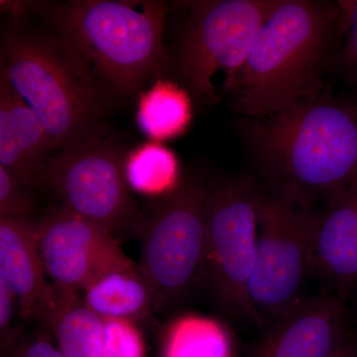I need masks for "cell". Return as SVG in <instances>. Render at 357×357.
Listing matches in <instances>:
<instances>
[{
    "label": "cell",
    "mask_w": 357,
    "mask_h": 357,
    "mask_svg": "<svg viewBox=\"0 0 357 357\" xmlns=\"http://www.w3.org/2000/svg\"><path fill=\"white\" fill-rule=\"evenodd\" d=\"M246 139L271 194L304 208L357 184V102L323 93L249 122Z\"/></svg>",
    "instance_id": "obj_1"
},
{
    "label": "cell",
    "mask_w": 357,
    "mask_h": 357,
    "mask_svg": "<svg viewBox=\"0 0 357 357\" xmlns=\"http://www.w3.org/2000/svg\"><path fill=\"white\" fill-rule=\"evenodd\" d=\"M109 102L139 96L170 73L164 1L70 0L29 4Z\"/></svg>",
    "instance_id": "obj_2"
},
{
    "label": "cell",
    "mask_w": 357,
    "mask_h": 357,
    "mask_svg": "<svg viewBox=\"0 0 357 357\" xmlns=\"http://www.w3.org/2000/svg\"><path fill=\"white\" fill-rule=\"evenodd\" d=\"M13 14L2 29L1 75L42 122L54 149L105 139L109 102L57 33Z\"/></svg>",
    "instance_id": "obj_3"
},
{
    "label": "cell",
    "mask_w": 357,
    "mask_h": 357,
    "mask_svg": "<svg viewBox=\"0 0 357 357\" xmlns=\"http://www.w3.org/2000/svg\"><path fill=\"white\" fill-rule=\"evenodd\" d=\"M338 20L337 1L281 0L229 91L232 109L262 119L321 93Z\"/></svg>",
    "instance_id": "obj_4"
},
{
    "label": "cell",
    "mask_w": 357,
    "mask_h": 357,
    "mask_svg": "<svg viewBox=\"0 0 357 357\" xmlns=\"http://www.w3.org/2000/svg\"><path fill=\"white\" fill-rule=\"evenodd\" d=\"M281 0H196L189 8L172 50L170 72L201 105L220 100L213 77L225 75L229 93L243 69L262 25Z\"/></svg>",
    "instance_id": "obj_5"
},
{
    "label": "cell",
    "mask_w": 357,
    "mask_h": 357,
    "mask_svg": "<svg viewBox=\"0 0 357 357\" xmlns=\"http://www.w3.org/2000/svg\"><path fill=\"white\" fill-rule=\"evenodd\" d=\"M262 196L255 178L248 176L211 184L202 279L230 316L259 326L264 321L251 305L248 287Z\"/></svg>",
    "instance_id": "obj_6"
},
{
    "label": "cell",
    "mask_w": 357,
    "mask_h": 357,
    "mask_svg": "<svg viewBox=\"0 0 357 357\" xmlns=\"http://www.w3.org/2000/svg\"><path fill=\"white\" fill-rule=\"evenodd\" d=\"M210 188L201 176H185L175 190L152 199L142 211L138 270L166 302L203 279Z\"/></svg>",
    "instance_id": "obj_7"
},
{
    "label": "cell",
    "mask_w": 357,
    "mask_h": 357,
    "mask_svg": "<svg viewBox=\"0 0 357 357\" xmlns=\"http://www.w3.org/2000/svg\"><path fill=\"white\" fill-rule=\"evenodd\" d=\"M126 149L105 139L64 150L47 163L42 187L62 208L109 230L119 241L139 234L142 211L126 181Z\"/></svg>",
    "instance_id": "obj_8"
},
{
    "label": "cell",
    "mask_w": 357,
    "mask_h": 357,
    "mask_svg": "<svg viewBox=\"0 0 357 357\" xmlns=\"http://www.w3.org/2000/svg\"><path fill=\"white\" fill-rule=\"evenodd\" d=\"M317 213L276 195L263 194L248 295L264 324L279 318L304 298Z\"/></svg>",
    "instance_id": "obj_9"
},
{
    "label": "cell",
    "mask_w": 357,
    "mask_h": 357,
    "mask_svg": "<svg viewBox=\"0 0 357 357\" xmlns=\"http://www.w3.org/2000/svg\"><path fill=\"white\" fill-rule=\"evenodd\" d=\"M121 243L102 225L62 206L39 220V248L46 274L67 290L84 292L107 275L136 268Z\"/></svg>",
    "instance_id": "obj_10"
},
{
    "label": "cell",
    "mask_w": 357,
    "mask_h": 357,
    "mask_svg": "<svg viewBox=\"0 0 357 357\" xmlns=\"http://www.w3.org/2000/svg\"><path fill=\"white\" fill-rule=\"evenodd\" d=\"M347 342L344 298L319 294L271 321L249 357H338Z\"/></svg>",
    "instance_id": "obj_11"
},
{
    "label": "cell",
    "mask_w": 357,
    "mask_h": 357,
    "mask_svg": "<svg viewBox=\"0 0 357 357\" xmlns=\"http://www.w3.org/2000/svg\"><path fill=\"white\" fill-rule=\"evenodd\" d=\"M310 272L337 289L357 286V184L317 213L309 251ZM344 298V297H342Z\"/></svg>",
    "instance_id": "obj_12"
},
{
    "label": "cell",
    "mask_w": 357,
    "mask_h": 357,
    "mask_svg": "<svg viewBox=\"0 0 357 357\" xmlns=\"http://www.w3.org/2000/svg\"><path fill=\"white\" fill-rule=\"evenodd\" d=\"M53 144L37 115L0 77V166L18 182L42 187Z\"/></svg>",
    "instance_id": "obj_13"
},
{
    "label": "cell",
    "mask_w": 357,
    "mask_h": 357,
    "mask_svg": "<svg viewBox=\"0 0 357 357\" xmlns=\"http://www.w3.org/2000/svg\"><path fill=\"white\" fill-rule=\"evenodd\" d=\"M39 248V222L0 218V278L17 299L21 317L39 319L50 297Z\"/></svg>",
    "instance_id": "obj_14"
},
{
    "label": "cell",
    "mask_w": 357,
    "mask_h": 357,
    "mask_svg": "<svg viewBox=\"0 0 357 357\" xmlns=\"http://www.w3.org/2000/svg\"><path fill=\"white\" fill-rule=\"evenodd\" d=\"M39 321L50 326L64 357H105V321L86 306L79 292L52 283Z\"/></svg>",
    "instance_id": "obj_15"
},
{
    "label": "cell",
    "mask_w": 357,
    "mask_h": 357,
    "mask_svg": "<svg viewBox=\"0 0 357 357\" xmlns=\"http://www.w3.org/2000/svg\"><path fill=\"white\" fill-rule=\"evenodd\" d=\"M84 301L100 318L131 321L147 316L166 302L138 267L103 277L84 291Z\"/></svg>",
    "instance_id": "obj_16"
},
{
    "label": "cell",
    "mask_w": 357,
    "mask_h": 357,
    "mask_svg": "<svg viewBox=\"0 0 357 357\" xmlns=\"http://www.w3.org/2000/svg\"><path fill=\"white\" fill-rule=\"evenodd\" d=\"M192 107L191 96L180 84L159 79L138 96L136 121L152 141L171 140L189 128Z\"/></svg>",
    "instance_id": "obj_17"
},
{
    "label": "cell",
    "mask_w": 357,
    "mask_h": 357,
    "mask_svg": "<svg viewBox=\"0 0 357 357\" xmlns=\"http://www.w3.org/2000/svg\"><path fill=\"white\" fill-rule=\"evenodd\" d=\"M124 171L129 188L152 199L172 192L183 178L177 156L172 150L155 141L129 152Z\"/></svg>",
    "instance_id": "obj_18"
},
{
    "label": "cell",
    "mask_w": 357,
    "mask_h": 357,
    "mask_svg": "<svg viewBox=\"0 0 357 357\" xmlns=\"http://www.w3.org/2000/svg\"><path fill=\"white\" fill-rule=\"evenodd\" d=\"M33 191L0 166V218L33 220L36 211Z\"/></svg>",
    "instance_id": "obj_19"
},
{
    "label": "cell",
    "mask_w": 357,
    "mask_h": 357,
    "mask_svg": "<svg viewBox=\"0 0 357 357\" xmlns=\"http://www.w3.org/2000/svg\"><path fill=\"white\" fill-rule=\"evenodd\" d=\"M337 6V33L342 40L338 62L345 75L357 86V0H340Z\"/></svg>",
    "instance_id": "obj_20"
},
{
    "label": "cell",
    "mask_w": 357,
    "mask_h": 357,
    "mask_svg": "<svg viewBox=\"0 0 357 357\" xmlns=\"http://www.w3.org/2000/svg\"><path fill=\"white\" fill-rule=\"evenodd\" d=\"M105 357H141L139 331L133 321L103 319Z\"/></svg>",
    "instance_id": "obj_21"
},
{
    "label": "cell",
    "mask_w": 357,
    "mask_h": 357,
    "mask_svg": "<svg viewBox=\"0 0 357 357\" xmlns=\"http://www.w3.org/2000/svg\"><path fill=\"white\" fill-rule=\"evenodd\" d=\"M17 299L3 279L0 278V335H1V349L6 356L18 342L16 331L13 324L15 314V305Z\"/></svg>",
    "instance_id": "obj_22"
},
{
    "label": "cell",
    "mask_w": 357,
    "mask_h": 357,
    "mask_svg": "<svg viewBox=\"0 0 357 357\" xmlns=\"http://www.w3.org/2000/svg\"><path fill=\"white\" fill-rule=\"evenodd\" d=\"M6 357H64L58 347L43 337L18 340Z\"/></svg>",
    "instance_id": "obj_23"
},
{
    "label": "cell",
    "mask_w": 357,
    "mask_h": 357,
    "mask_svg": "<svg viewBox=\"0 0 357 357\" xmlns=\"http://www.w3.org/2000/svg\"><path fill=\"white\" fill-rule=\"evenodd\" d=\"M338 357H357V347L352 342H347Z\"/></svg>",
    "instance_id": "obj_24"
}]
</instances>
